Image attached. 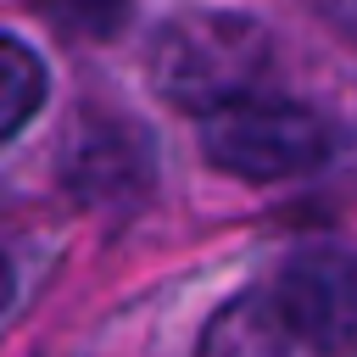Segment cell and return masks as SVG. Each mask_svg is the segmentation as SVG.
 Returning <instances> with one entry per match:
<instances>
[{
    "mask_svg": "<svg viewBox=\"0 0 357 357\" xmlns=\"http://www.w3.org/2000/svg\"><path fill=\"white\" fill-rule=\"evenodd\" d=\"M268 73V28L245 11H178L151 39V84L178 112H218Z\"/></svg>",
    "mask_w": 357,
    "mask_h": 357,
    "instance_id": "cell-1",
    "label": "cell"
},
{
    "mask_svg": "<svg viewBox=\"0 0 357 357\" xmlns=\"http://www.w3.org/2000/svg\"><path fill=\"white\" fill-rule=\"evenodd\" d=\"M201 151L229 178L273 184V178H296V173L318 167L329 151V128L296 100L240 95L201 117Z\"/></svg>",
    "mask_w": 357,
    "mask_h": 357,
    "instance_id": "cell-2",
    "label": "cell"
},
{
    "mask_svg": "<svg viewBox=\"0 0 357 357\" xmlns=\"http://www.w3.org/2000/svg\"><path fill=\"white\" fill-rule=\"evenodd\" d=\"M279 307L318 357H357V251L312 245L279 268Z\"/></svg>",
    "mask_w": 357,
    "mask_h": 357,
    "instance_id": "cell-3",
    "label": "cell"
},
{
    "mask_svg": "<svg viewBox=\"0 0 357 357\" xmlns=\"http://www.w3.org/2000/svg\"><path fill=\"white\" fill-rule=\"evenodd\" d=\"M290 340H296V329H290L279 296L240 290L201 324L195 357H290Z\"/></svg>",
    "mask_w": 357,
    "mask_h": 357,
    "instance_id": "cell-4",
    "label": "cell"
},
{
    "mask_svg": "<svg viewBox=\"0 0 357 357\" xmlns=\"http://www.w3.org/2000/svg\"><path fill=\"white\" fill-rule=\"evenodd\" d=\"M139 178H145V139L123 123L84 139L73 156V184L84 195H128V190H139Z\"/></svg>",
    "mask_w": 357,
    "mask_h": 357,
    "instance_id": "cell-5",
    "label": "cell"
},
{
    "mask_svg": "<svg viewBox=\"0 0 357 357\" xmlns=\"http://www.w3.org/2000/svg\"><path fill=\"white\" fill-rule=\"evenodd\" d=\"M45 61L39 50H28L17 33H0V145L11 134H22V123L45 106Z\"/></svg>",
    "mask_w": 357,
    "mask_h": 357,
    "instance_id": "cell-6",
    "label": "cell"
},
{
    "mask_svg": "<svg viewBox=\"0 0 357 357\" xmlns=\"http://www.w3.org/2000/svg\"><path fill=\"white\" fill-rule=\"evenodd\" d=\"M134 0H39L45 17H56V28L73 33H117Z\"/></svg>",
    "mask_w": 357,
    "mask_h": 357,
    "instance_id": "cell-7",
    "label": "cell"
},
{
    "mask_svg": "<svg viewBox=\"0 0 357 357\" xmlns=\"http://www.w3.org/2000/svg\"><path fill=\"white\" fill-rule=\"evenodd\" d=\"M335 33H346V39H357V0H307Z\"/></svg>",
    "mask_w": 357,
    "mask_h": 357,
    "instance_id": "cell-8",
    "label": "cell"
},
{
    "mask_svg": "<svg viewBox=\"0 0 357 357\" xmlns=\"http://www.w3.org/2000/svg\"><path fill=\"white\" fill-rule=\"evenodd\" d=\"M11 284H17V279H11V262L0 257V312H6V301H11Z\"/></svg>",
    "mask_w": 357,
    "mask_h": 357,
    "instance_id": "cell-9",
    "label": "cell"
}]
</instances>
